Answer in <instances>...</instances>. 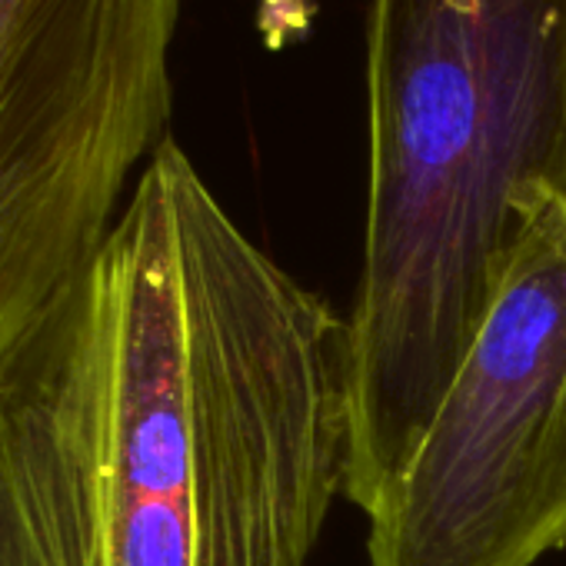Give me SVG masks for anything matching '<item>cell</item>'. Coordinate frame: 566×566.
Here are the masks:
<instances>
[{"instance_id":"1","label":"cell","mask_w":566,"mask_h":566,"mask_svg":"<svg viewBox=\"0 0 566 566\" xmlns=\"http://www.w3.org/2000/svg\"><path fill=\"white\" fill-rule=\"evenodd\" d=\"M347 433V321L167 137L0 354V566H311Z\"/></svg>"},{"instance_id":"2","label":"cell","mask_w":566,"mask_h":566,"mask_svg":"<svg viewBox=\"0 0 566 566\" xmlns=\"http://www.w3.org/2000/svg\"><path fill=\"white\" fill-rule=\"evenodd\" d=\"M546 197H566V0H370L344 483L360 513L420 440Z\"/></svg>"},{"instance_id":"3","label":"cell","mask_w":566,"mask_h":566,"mask_svg":"<svg viewBox=\"0 0 566 566\" xmlns=\"http://www.w3.org/2000/svg\"><path fill=\"white\" fill-rule=\"evenodd\" d=\"M187 0H0V354L111 237L170 137Z\"/></svg>"},{"instance_id":"4","label":"cell","mask_w":566,"mask_h":566,"mask_svg":"<svg viewBox=\"0 0 566 566\" xmlns=\"http://www.w3.org/2000/svg\"><path fill=\"white\" fill-rule=\"evenodd\" d=\"M367 523V566H536L566 546V197L530 213L490 314Z\"/></svg>"}]
</instances>
